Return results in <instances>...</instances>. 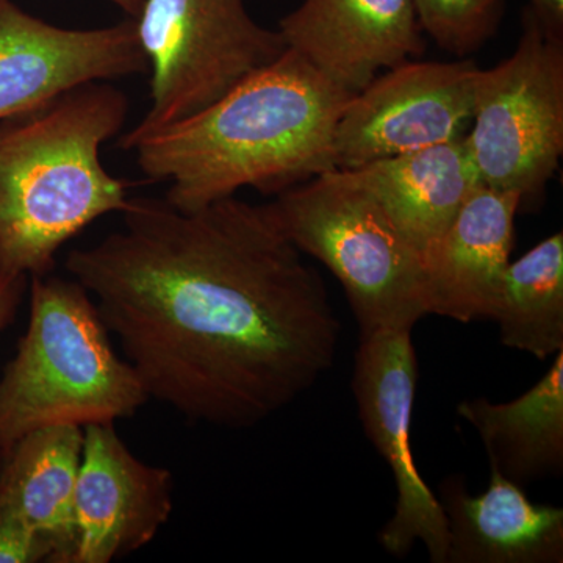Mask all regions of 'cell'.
<instances>
[{"instance_id": "1", "label": "cell", "mask_w": 563, "mask_h": 563, "mask_svg": "<svg viewBox=\"0 0 563 563\" xmlns=\"http://www.w3.org/2000/svg\"><path fill=\"white\" fill-rule=\"evenodd\" d=\"M66 269L150 399L190 421L244 429L290 406L332 368L340 322L320 274L269 203L185 211L133 198Z\"/></svg>"}, {"instance_id": "2", "label": "cell", "mask_w": 563, "mask_h": 563, "mask_svg": "<svg viewBox=\"0 0 563 563\" xmlns=\"http://www.w3.org/2000/svg\"><path fill=\"white\" fill-rule=\"evenodd\" d=\"M354 95L288 49L218 101L133 147L166 201L192 211L240 188L280 195L335 166V129Z\"/></svg>"}, {"instance_id": "3", "label": "cell", "mask_w": 563, "mask_h": 563, "mask_svg": "<svg viewBox=\"0 0 563 563\" xmlns=\"http://www.w3.org/2000/svg\"><path fill=\"white\" fill-rule=\"evenodd\" d=\"M128 114V96L96 81L0 120V273L46 276L63 244L128 207L101 161Z\"/></svg>"}, {"instance_id": "4", "label": "cell", "mask_w": 563, "mask_h": 563, "mask_svg": "<svg viewBox=\"0 0 563 563\" xmlns=\"http://www.w3.org/2000/svg\"><path fill=\"white\" fill-rule=\"evenodd\" d=\"M147 401L87 288L73 277H31L27 331L0 377V450L49 426L114 424Z\"/></svg>"}, {"instance_id": "5", "label": "cell", "mask_w": 563, "mask_h": 563, "mask_svg": "<svg viewBox=\"0 0 563 563\" xmlns=\"http://www.w3.org/2000/svg\"><path fill=\"white\" fill-rule=\"evenodd\" d=\"M269 207L292 244L342 284L361 335L412 331L428 317L422 255L340 169L288 188Z\"/></svg>"}, {"instance_id": "6", "label": "cell", "mask_w": 563, "mask_h": 563, "mask_svg": "<svg viewBox=\"0 0 563 563\" xmlns=\"http://www.w3.org/2000/svg\"><path fill=\"white\" fill-rule=\"evenodd\" d=\"M136 31L151 76V106L120 147L192 117L279 58V31L252 20L244 0H144Z\"/></svg>"}, {"instance_id": "7", "label": "cell", "mask_w": 563, "mask_h": 563, "mask_svg": "<svg viewBox=\"0 0 563 563\" xmlns=\"http://www.w3.org/2000/svg\"><path fill=\"white\" fill-rule=\"evenodd\" d=\"M485 187L539 198L563 154V40L529 7L517 49L495 68L481 69L473 129L465 135Z\"/></svg>"}, {"instance_id": "8", "label": "cell", "mask_w": 563, "mask_h": 563, "mask_svg": "<svg viewBox=\"0 0 563 563\" xmlns=\"http://www.w3.org/2000/svg\"><path fill=\"white\" fill-rule=\"evenodd\" d=\"M417 384L412 331L361 335L352 393L366 437L390 466L396 485L395 512L380 529L379 543L387 553L401 559L421 542L431 562L448 563L446 515L422 479L410 443Z\"/></svg>"}, {"instance_id": "9", "label": "cell", "mask_w": 563, "mask_h": 563, "mask_svg": "<svg viewBox=\"0 0 563 563\" xmlns=\"http://www.w3.org/2000/svg\"><path fill=\"white\" fill-rule=\"evenodd\" d=\"M479 70L470 58L407 60L377 76L351 99L336 124V169H357L465 136Z\"/></svg>"}, {"instance_id": "10", "label": "cell", "mask_w": 563, "mask_h": 563, "mask_svg": "<svg viewBox=\"0 0 563 563\" xmlns=\"http://www.w3.org/2000/svg\"><path fill=\"white\" fill-rule=\"evenodd\" d=\"M133 18L109 27L63 29L0 0V120L84 85L147 73Z\"/></svg>"}, {"instance_id": "11", "label": "cell", "mask_w": 563, "mask_h": 563, "mask_svg": "<svg viewBox=\"0 0 563 563\" xmlns=\"http://www.w3.org/2000/svg\"><path fill=\"white\" fill-rule=\"evenodd\" d=\"M173 474L140 461L113 422L84 428L70 563H109L155 539L173 514Z\"/></svg>"}, {"instance_id": "12", "label": "cell", "mask_w": 563, "mask_h": 563, "mask_svg": "<svg viewBox=\"0 0 563 563\" xmlns=\"http://www.w3.org/2000/svg\"><path fill=\"white\" fill-rule=\"evenodd\" d=\"M279 33L288 49L354 96L379 70L426 51L413 0H302L282 18Z\"/></svg>"}, {"instance_id": "13", "label": "cell", "mask_w": 563, "mask_h": 563, "mask_svg": "<svg viewBox=\"0 0 563 563\" xmlns=\"http://www.w3.org/2000/svg\"><path fill=\"white\" fill-rule=\"evenodd\" d=\"M521 196L481 184L424 255L429 314L468 324L493 318L514 246Z\"/></svg>"}, {"instance_id": "14", "label": "cell", "mask_w": 563, "mask_h": 563, "mask_svg": "<svg viewBox=\"0 0 563 563\" xmlns=\"http://www.w3.org/2000/svg\"><path fill=\"white\" fill-rule=\"evenodd\" d=\"M450 532L448 563H562L563 509L533 504L525 488L490 473L472 496L462 476L439 485Z\"/></svg>"}, {"instance_id": "15", "label": "cell", "mask_w": 563, "mask_h": 563, "mask_svg": "<svg viewBox=\"0 0 563 563\" xmlns=\"http://www.w3.org/2000/svg\"><path fill=\"white\" fill-rule=\"evenodd\" d=\"M340 172L379 202L422 261L483 184L465 136Z\"/></svg>"}, {"instance_id": "16", "label": "cell", "mask_w": 563, "mask_h": 563, "mask_svg": "<svg viewBox=\"0 0 563 563\" xmlns=\"http://www.w3.org/2000/svg\"><path fill=\"white\" fill-rule=\"evenodd\" d=\"M84 428L36 429L0 450V512L16 518L49 547L51 563H70L74 495Z\"/></svg>"}, {"instance_id": "17", "label": "cell", "mask_w": 563, "mask_h": 563, "mask_svg": "<svg viewBox=\"0 0 563 563\" xmlns=\"http://www.w3.org/2000/svg\"><path fill=\"white\" fill-rule=\"evenodd\" d=\"M459 417L473 426L492 472L526 487L563 472V350L532 388L509 402L466 399Z\"/></svg>"}, {"instance_id": "18", "label": "cell", "mask_w": 563, "mask_h": 563, "mask_svg": "<svg viewBox=\"0 0 563 563\" xmlns=\"http://www.w3.org/2000/svg\"><path fill=\"white\" fill-rule=\"evenodd\" d=\"M492 321L504 346L547 361L563 350V233L509 263Z\"/></svg>"}, {"instance_id": "19", "label": "cell", "mask_w": 563, "mask_h": 563, "mask_svg": "<svg viewBox=\"0 0 563 563\" xmlns=\"http://www.w3.org/2000/svg\"><path fill=\"white\" fill-rule=\"evenodd\" d=\"M422 32L442 49L461 58L495 36L501 24L506 0H413Z\"/></svg>"}, {"instance_id": "20", "label": "cell", "mask_w": 563, "mask_h": 563, "mask_svg": "<svg viewBox=\"0 0 563 563\" xmlns=\"http://www.w3.org/2000/svg\"><path fill=\"white\" fill-rule=\"evenodd\" d=\"M49 547L16 518L0 512V563H51Z\"/></svg>"}, {"instance_id": "21", "label": "cell", "mask_w": 563, "mask_h": 563, "mask_svg": "<svg viewBox=\"0 0 563 563\" xmlns=\"http://www.w3.org/2000/svg\"><path fill=\"white\" fill-rule=\"evenodd\" d=\"M27 276L0 273V333L5 331L16 318L24 292L27 290Z\"/></svg>"}, {"instance_id": "22", "label": "cell", "mask_w": 563, "mask_h": 563, "mask_svg": "<svg viewBox=\"0 0 563 563\" xmlns=\"http://www.w3.org/2000/svg\"><path fill=\"white\" fill-rule=\"evenodd\" d=\"M529 9L536 13L548 32L563 35V0H529Z\"/></svg>"}, {"instance_id": "23", "label": "cell", "mask_w": 563, "mask_h": 563, "mask_svg": "<svg viewBox=\"0 0 563 563\" xmlns=\"http://www.w3.org/2000/svg\"><path fill=\"white\" fill-rule=\"evenodd\" d=\"M109 2L117 5L118 9L124 11L129 18L136 20L139 18L141 7H143L144 0H109Z\"/></svg>"}]
</instances>
